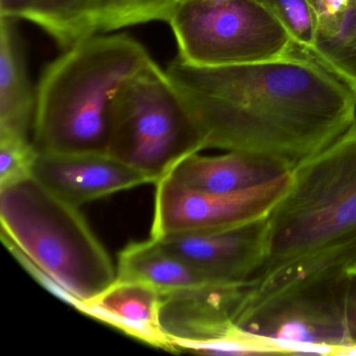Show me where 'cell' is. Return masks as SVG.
<instances>
[{
  "instance_id": "cell-13",
  "label": "cell",
  "mask_w": 356,
  "mask_h": 356,
  "mask_svg": "<svg viewBox=\"0 0 356 356\" xmlns=\"http://www.w3.org/2000/svg\"><path fill=\"white\" fill-rule=\"evenodd\" d=\"M76 309L155 348L177 352L161 324V295L153 287L118 280Z\"/></svg>"
},
{
  "instance_id": "cell-11",
  "label": "cell",
  "mask_w": 356,
  "mask_h": 356,
  "mask_svg": "<svg viewBox=\"0 0 356 356\" xmlns=\"http://www.w3.org/2000/svg\"><path fill=\"white\" fill-rule=\"evenodd\" d=\"M266 218L222 230L154 239L216 284L248 282L264 257Z\"/></svg>"
},
{
  "instance_id": "cell-17",
  "label": "cell",
  "mask_w": 356,
  "mask_h": 356,
  "mask_svg": "<svg viewBox=\"0 0 356 356\" xmlns=\"http://www.w3.org/2000/svg\"><path fill=\"white\" fill-rule=\"evenodd\" d=\"M312 58L356 90V0L316 18Z\"/></svg>"
},
{
  "instance_id": "cell-8",
  "label": "cell",
  "mask_w": 356,
  "mask_h": 356,
  "mask_svg": "<svg viewBox=\"0 0 356 356\" xmlns=\"http://www.w3.org/2000/svg\"><path fill=\"white\" fill-rule=\"evenodd\" d=\"M289 177L249 191L211 193L187 188L165 175L155 184L151 237L222 230L264 218L286 191Z\"/></svg>"
},
{
  "instance_id": "cell-2",
  "label": "cell",
  "mask_w": 356,
  "mask_h": 356,
  "mask_svg": "<svg viewBox=\"0 0 356 356\" xmlns=\"http://www.w3.org/2000/svg\"><path fill=\"white\" fill-rule=\"evenodd\" d=\"M356 268V122L291 172L266 218L264 257L247 298Z\"/></svg>"
},
{
  "instance_id": "cell-5",
  "label": "cell",
  "mask_w": 356,
  "mask_h": 356,
  "mask_svg": "<svg viewBox=\"0 0 356 356\" xmlns=\"http://www.w3.org/2000/svg\"><path fill=\"white\" fill-rule=\"evenodd\" d=\"M234 324L264 354L356 355V268L268 297L243 295Z\"/></svg>"
},
{
  "instance_id": "cell-7",
  "label": "cell",
  "mask_w": 356,
  "mask_h": 356,
  "mask_svg": "<svg viewBox=\"0 0 356 356\" xmlns=\"http://www.w3.org/2000/svg\"><path fill=\"white\" fill-rule=\"evenodd\" d=\"M168 24L177 57L191 65L256 63L298 51L286 29L258 0H180Z\"/></svg>"
},
{
  "instance_id": "cell-18",
  "label": "cell",
  "mask_w": 356,
  "mask_h": 356,
  "mask_svg": "<svg viewBox=\"0 0 356 356\" xmlns=\"http://www.w3.org/2000/svg\"><path fill=\"white\" fill-rule=\"evenodd\" d=\"M180 0H102L101 34L153 22H168Z\"/></svg>"
},
{
  "instance_id": "cell-9",
  "label": "cell",
  "mask_w": 356,
  "mask_h": 356,
  "mask_svg": "<svg viewBox=\"0 0 356 356\" xmlns=\"http://www.w3.org/2000/svg\"><path fill=\"white\" fill-rule=\"evenodd\" d=\"M248 282L161 296V324L177 352L238 354L237 308Z\"/></svg>"
},
{
  "instance_id": "cell-20",
  "label": "cell",
  "mask_w": 356,
  "mask_h": 356,
  "mask_svg": "<svg viewBox=\"0 0 356 356\" xmlns=\"http://www.w3.org/2000/svg\"><path fill=\"white\" fill-rule=\"evenodd\" d=\"M37 156L31 138L0 135V188L33 177Z\"/></svg>"
},
{
  "instance_id": "cell-1",
  "label": "cell",
  "mask_w": 356,
  "mask_h": 356,
  "mask_svg": "<svg viewBox=\"0 0 356 356\" xmlns=\"http://www.w3.org/2000/svg\"><path fill=\"white\" fill-rule=\"evenodd\" d=\"M197 122L204 149L247 152L291 170L356 122V90L300 51L268 61L165 68Z\"/></svg>"
},
{
  "instance_id": "cell-12",
  "label": "cell",
  "mask_w": 356,
  "mask_h": 356,
  "mask_svg": "<svg viewBox=\"0 0 356 356\" xmlns=\"http://www.w3.org/2000/svg\"><path fill=\"white\" fill-rule=\"evenodd\" d=\"M291 172V168L279 160L230 151L220 156H187L168 175L193 191L233 193L255 188Z\"/></svg>"
},
{
  "instance_id": "cell-3",
  "label": "cell",
  "mask_w": 356,
  "mask_h": 356,
  "mask_svg": "<svg viewBox=\"0 0 356 356\" xmlns=\"http://www.w3.org/2000/svg\"><path fill=\"white\" fill-rule=\"evenodd\" d=\"M153 61L126 34H97L64 49L36 88L33 143L38 152L107 153L116 95Z\"/></svg>"
},
{
  "instance_id": "cell-16",
  "label": "cell",
  "mask_w": 356,
  "mask_h": 356,
  "mask_svg": "<svg viewBox=\"0 0 356 356\" xmlns=\"http://www.w3.org/2000/svg\"><path fill=\"white\" fill-rule=\"evenodd\" d=\"M102 0H34L22 16L62 49L101 34Z\"/></svg>"
},
{
  "instance_id": "cell-21",
  "label": "cell",
  "mask_w": 356,
  "mask_h": 356,
  "mask_svg": "<svg viewBox=\"0 0 356 356\" xmlns=\"http://www.w3.org/2000/svg\"><path fill=\"white\" fill-rule=\"evenodd\" d=\"M34 0H0V17L22 19Z\"/></svg>"
},
{
  "instance_id": "cell-19",
  "label": "cell",
  "mask_w": 356,
  "mask_h": 356,
  "mask_svg": "<svg viewBox=\"0 0 356 356\" xmlns=\"http://www.w3.org/2000/svg\"><path fill=\"white\" fill-rule=\"evenodd\" d=\"M283 24L298 51L312 56L316 45V19L309 0H258Z\"/></svg>"
},
{
  "instance_id": "cell-10",
  "label": "cell",
  "mask_w": 356,
  "mask_h": 356,
  "mask_svg": "<svg viewBox=\"0 0 356 356\" xmlns=\"http://www.w3.org/2000/svg\"><path fill=\"white\" fill-rule=\"evenodd\" d=\"M33 177L78 207L141 185L156 184L149 175L99 152H38Z\"/></svg>"
},
{
  "instance_id": "cell-6",
  "label": "cell",
  "mask_w": 356,
  "mask_h": 356,
  "mask_svg": "<svg viewBox=\"0 0 356 356\" xmlns=\"http://www.w3.org/2000/svg\"><path fill=\"white\" fill-rule=\"evenodd\" d=\"M202 151L197 122L165 70L153 61L124 83L112 104L107 153L157 183Z\"/></svg>"
},
{
  "instance_id": "cell-4",
  "label": "cell",
  "mask_w": 356,
  "mask_h": 356,
  "mask_svg": "<svg viewBox=\"0 0 356 356\" xmlns=\"http://www.w3.org/2000/svg\"><path fill=\"white\" fill-rule=\"evenodd\" d=\"M1 238L43 286L78 308L118 270L81 212L35 177L0 188Z\"/></svg>"
},
{
  "instance_id": "cell-14",
  "label": "cell",
  "mask_w": 356,
  "mask_h": 356,
  "mask_svg": "<svg viewBox=\"0 0 356 356\" xmlns=\"http://www.w3.org/2000/svg\"><path fill=\"white\" fill-rule=\"evenodd\" d=\"M18 20L0 17V135L30 138L37 89L31 82Z\"/></svg>"
},
{
  "instance_id": "cell-15",
  "label": "cell",
  "mask_w": 356,
  "mask_h": 356,
  "mask_svg": "<svg viewBox=\"0 0 356 356\" xmlns=\"http://www.w3.org/2000/svg\"><path fill=\"white\" fill-rule=\"evenodd\" d=\"M116 270L118 280L143 283L161 296L216 284L152 237L124 247Z\"/></svg>"
}]
</instances>
